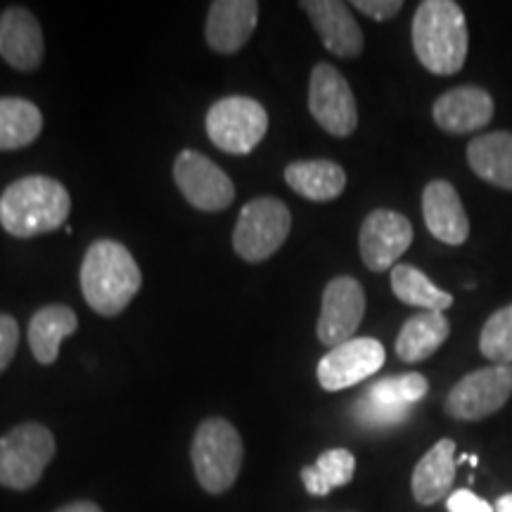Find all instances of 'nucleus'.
I'll return each instance as SVG.
<instances>
[{"label":"nucleus","instance_id":"obj_1","mask_svg":"<svg viewBox=\"0 0 512 512\" xmlns=\"http://www.w3.org/2000/svg\"><path fill=\"white\" fill-rule=\"evenodd\" d=\"M72 211V197L50 176H24L0 195V226L12 238L29 240L62 228Z\"/></svg>","mask_w":512,"mask_h":512},{"label":"nucleus","instance_id":"obj_2","mask_svg":"<svg viewBox=\"0 0 512 512\" xmlns=\"http://www.w3.org/2000/svg\"><path fill=\"white\" fill-rule=\"evenodd\" d=\"M143 275L133 254L117 240H95L81 264V292L100 316H117L133 302Z\"/></svg>","mask_w":512,"mask_h":512},{"label":"nucleus","instance_id":"obj_3","mask_svg":"<svg viewBox=\"0 0 512 512\" xmlns=\"http://www.w3.org/2000/svg\"><path fill=\"white\" fill-rule=\"evenodd\" d=\"M470 36L465 12L453 0H425L413 17V48L422 67L437 76L463 69Z\"/></svg>","mask_w":512,"mask_h":512},{"label":"nucleus","instance_id":"obj_4","mask_svg":"<svg viewBox=\"0 0 512 512\" xmlns=\"http://www.w3.org/2000/svg\"><path fill=\"white\" fill-rule=\"evenodd\" d=\"M197 482L207 494H226L238 482L245 458L240 432L223 418H209L197 427L190 448Z\"/></svg>","mask_w":512,"mask_h":512},{"label":"nucleus","instance_id":"obj_5","mask_svg":"<svg viewBox=\"0 0 512 512\" xmlns=\"http://www.w3.org/2000/svg\"><path fill=\"white\" fill-rule=\"evenodd\" d=\"M55 458V437L41 422H22L0 437V486L29 491Z\"/></svg>","mask_w":512,"mask_h":512},{"label":"nucleus","instance_id":"obj_6","mask_svg":"<svg viewBox=\"0 0 512 512\" xmlns=\"http://www.w3.org/2000/svg\"><path fill=\"white\" fill-rule=\"evenodd\" d=\"M292 230V214L285 202L275 197H256L242 207L235 223L233 247L249 264L271 259L285 245Z\"/></svg>","mask_w":512,"mask_h":512},{"label":"nucleus","instance_id":"obj_7","mask_svg":"<svg viewBox=\"0 0 512 512\" xmlns=\"http://www.w3.org/2000/svg\"><path fill=\"white\" fill-rule=\"evenodd\" d=\"M268 131V114L252 98H223L209 107L207 136L228 155H249Z\"/></svg>","mask_w":512,"mask_h":512},{"label":"nucleus","instance_id":"obj_8","mask_svg":"<svg viewBox=\"0 0 512 512\" xmlns=\"http://www.w3.org/2000/svg\"><path fill=\"white\" fill-rule=\"evenodd\" d=\"M512 396V366L472 370L453 384L444 401L448 418L477 422L501 411Z\"/></svg>","mask_w":512,"mask_h":512},{"label":"nucleus","instance_id":"obj_9","mask_svg":"<svg viewBox=\"0 0 512 512\" xmlns=\"http://www.w3.org/2000/svg\"><path fill=\"white\" fill-rule=\"evenodd\" d=\"M309 110L323 131L335 138H347L358 126L356 98L349 81L328 62H318L311 72Z\"/></svg>","mask_w":512,"mask_h":512},{"label":"nucleus","instance_id":"obj_10","mask_svg":"<svg viewBox=\"0 0 512 512\" xmlns=\"http://www.w3.org/2000/svg\"><path fill=\"white\" fill-rule=\"evenodd\" d=\"M178 190L200 211H223L235 200V185L226 171L195 150H183L174 162Z\"/></svg>","mask_w":512,"mask_h":512},{"label":"nucleus","instance_id":"obj_11","mask_svg":"<svg viewBox=\"0 0 512 512\" xmlns=\"http://www.w3.org/2000/svg\"><path fill=\"white\" fill-rule=\"evenodd\" d=\"M363 313H366V292L361 283L351 275L332 278L320 304L318 339L330 349L349 342L361 325Z\"/></svg>","mask_w":512,"mask_h":512},{"label":"nucleus","instance_id":"obj_12","mask_svg":"<svg viewBox=\"0 0 512 512\" xmlns=\"http://www.w3.org/2000/svg\"><path fill=\"white\" fill-rule=\"evenodd\" d=\"M382 366V344L373 337H354L320 358L318 382L325 392H342V389L373 377Z\"/></svg>","mask_w":512,"mask_h":512},{"label":"nucleus","instance_id":"obj_13","mask_svg":"<svg viewBox=\"0 0 512 512\" xmlns=\"http://www.w3.org/2000/svg\"><path fill=\"white\" fill-rule=\"evenodd\" d=\"M413 242V226L403 214L389 209H375L363 221L358 245H361V259L368 271L384 273L396 266Z\"/></svg>","mask_w":512,"mask_h":512},{"label":"nucleus","instance_id":"obj_14","mask_svg":"<svg viewBox=\"0 0 512 512\" xmlns=\"http://www.w3.org/2000/svg\"><path fill=\"white\" fill-rule=\"evenodd\" d=\"M302 8L316 27L323 46L342 60H354L363 53V31L354 12L342 0H304Z\"/></svg>","mask_w":512,"mask_h":512},{"label":"nucleus","instance_id":"obj_15","mask_svg":"<svg viewBox=\"0 0 512 512\" xmlns=\"http://www.w3.org/2000/svg\"><path fill=\"white\" fill-rule=\"evenodd\" d=\"M494 112V98L479 86H458L446 91L432 107L434 124L453 136H465L491 124Z\"/></svg>","mask_w":512,"mask_h":512},{"label":"nucleus","instance_id":"obj_16","mask_svg":"<svg viewBox=\"0 0 512 512\" xmlns=\"http://www.w3.org/2000/svg\"><path fill=\"white\" fill-rule=\"evenodd\" d=\"M46 55L38 19L27 8H8L0 15V57L17 72H34Z\"/></svg>","mask_w":512,"mask_h":512},{"label":"nucleus","instance_id":"obj_17","mask_svg":"<svg viewBox=\"0 0 512 512\" xmlns=\"http://www.w3.org/2000/svg\"><path fill=\"white\" fill-rule=\"evenodd\" d=\"M256 22H259V3L254 0H216L209 5L204 36L214 53L233 55L247 46Z\"/></svg>","mask_w":512,"mask_h":512},{"label":"nucleus","instance_id":"obj_18","mask_svg":"<svg viewBox=\"0 0 512 512\" xmlns=\"http://www.w3.org/2000/svg\"><path fill=\"white\" fill-rule=\"evenodd\" d=\"M422 216L430 233L444 245H463L470 238V221L458 190L448 181H430L422 190Z\"/></svg>","mask_w":512,"mask_h":512},{"label":"nucleus","instance_id":"obj_19","mask_svg":"<svg viewBox=\"0 0 512 512\" xmlns=\"http://www.w3.org/2000/svg\"><path fill=\"white\" fill-rule=\"evenodd\" d=\"M456 467V441H437L413 470L411 489L415 501L420 505H434L451 496Z\"/></svg>","mask_w":512,"mask_h":512},{"label":"nucleus","instance_id":"obj_20","mask_svg":"<svg viewBox=\"0 0 512 512\" xmlns=\"http://www.w3.org/2000/svg\"><path fill=\"white\" fill-rule=\"evenodd\" d=\"M76 328H79V320L76 313L69 306L62 304H50L38 309L29 320V347L31 354L38 363L50 366L60 356V344L62 339L72 337Z\"/></svg>","mask_w":512,"mask_h":512},{"label":"nucleus","instance_id":"obj_21","mask_svg":"<svg viewBox=\"0 0 512 512\" xmlns=\"http://www.w3.org/2000/svg\"><path fill=\"white\" fill-rule=\"evenodd\" d=\"M467 164L489 185L512 190V133L494 131L467 145Z\"/></svg>","mask_w":512,"mask_h":512},{"label":"nucleus","instance_id":"obj_22","mask_svg":"<svg viewBox=\"0 0 512 512\" xmlns=\"http://www.w3.org/2000/svg\"><path fill=\"white\" fill-rule=\"evenodd\" d=\"M285 181L290 188L311 202L337 200L347 188V174L330 159H309L292 162L285 169Z\"/></svg>","mask_w":512,"mask_h":512},{"label":"nucleus","instance_id":"obj_23","mask_svg":"<svg viewBox=\"0 0 512 512\" xmlns=\"http://www.w3.org/2000/svg\"><path fill=\"white\" fill-rule=\"evenodd\" d=\"M451 335V325L444 313L422 311L403 323L396 337V356L403 363H420L430 358Z\"/></svg>","mask_w":512,"mask_h":512},{"label":"nucleus","instance_id":"obj_24","mask_svg":"<svg viewBox=\"0 0 512 512\" xmlns=\"http://www.w3.org/2000/svg\"><path fill=\"white\" fill-rule=\"evenodd\" d=\"M43 131V114L31 100L0 98V152L29 147Z\"/></svg>","mask_w":512,"mask_h":512},{"label":"nucleus","instance_id":"obj_25","mask_svg":"<svg viewBox=\"0 0 512 512\" xmlns=\"http://www.w3.org/2000/svg\"><path fill=\"white\" fill-rule=\"evenodd\" d=\"M392 290L403 304L422 311L444 313L453 306V294L439 290L425 273L411 264H396L392 268Z\"/></svg>","mask_w":512,"mask_h":512},{"label":"nucleus","instance_id":"obj_26","mask_svg":"<svg viewBox=\"0 0 512 512\" xmlns=\"http://www.w3.org/2000/svg\"><path fill=\"white\" fill-rule=\"evenodd\" d=\"M356 458L347 448H330L302 470V482L311 496H328L332 489L347 486L354 479Z\"/></svg>","mask_w":512,"mask_h":512},{"label":"nucleus","instance_id":"obj_27","mask_svg":"<svg viewBox=\"0 0 512 512\" xmlns=\"http://www.w3.org/2000/svg\"><path fill=\"white\" fill-rule=\"evenodd\" d=\"M427 389H430V384H427L425 375L406 373L375 382L373 387H368L366 396L377 403H384V406L413 408L420 399H425Z\"/></svg>","mask_w":512,"mask_h":512},{"label":"nucleus","instance_id":"obj_28","mask_svg":"<svg viewBox=\"0 0 512 512\" xmlns=\"http://www.w3.org/2000/svg\"><path fill=\"white\" fill-rule=\"evenodd\" d=\"M479 351L494 366H512V304L491 313L479 335Z\"/></svg>","mask_w":512,"mask_h":512},{"label":"nucleus","instance_id":"obj_29","mask_svg":"<svg viewBox=\"0 0 512 512\" xmlns=\"http://www.w3.org/2000/svg\"><path fill=\"white\" fill-rule=\"evenodd\" d=\"M411 413L413 408L384 406V403L368 399L366 394L351 406V418H354L361 427H368V430H389V427H396L401 425V422H406L411 418Z\"/></svg>","mask_w":512,"mask_h":512},{"label":"nucleus","instance_id":"obj_30","mask_svg":"<svg viewBox=\"0 0 512 512\" xmlns=\"http://www.w3.org/2000/svg\"><path fill=\"white\" fill-rule=\"evenodd\" d=\"M17 347H19L17 320L8 316V313H0V373L8 370L12 358L17 354Z\"/></svg>","mask_w":512,"mask_h":512},{"label":"nucleus","instance_id":"obj_31","mask_svg":"<svg viewBox=\"0 0 512 512\" xmlns=\"http://www.w3.org/2000/svg\"><path fill=\"white\" fill-rule=\"evenodd\" d=\"M446 510L448 512H496L494 505L486 503L484 498H479L475 491L470 489H458L446 498Z\"/></svg>","mask_w":512,"mask_h":512},{"label":"nucleus","instance_id":"obj_32","mask_svg":"<svg viewBox=\"0 0 512 512\" xmlns=\"http://www.w3.org/2000/svg\"><path fill=\"white\" fill-rule=\"evenodd\" d=\"M354 10L363 12V15L375 19V22H387L399 15L403 10L401 0H354Z\"/></svg>","mask_w":512,"mask_h":512},{"label":"nucleus","instance_id":"obj_33","mask_svg":"<svg viewBox=\"0 0 512 512\" xmlns=\"http://www.w3.org/2000/svg\"><path fill=\"white\" fill-rule=\"evenodd\" d=\"M55 512H102V510H100V505H95L91 501H74V503L62 505V508Z\"/></svg>","mask_w":512,"mask_h":512},{"label":"nucleus","instance_id":"obj_34","mask_svg":"<svg viewBox=\"0 0 512 512\" xmlns=\"http://www.w3.org/2000/svg\"><path fill=\"white\" fill-rule=\"evenodd\" d=\"M494 510L496 512H512V494H505V496L498 498Z\"/></svg>","mask_w":512,"mask_h":512},{"label":"nucleus","instance_id":"obj_35","mask_svg":"<svg viewBox=\"0 0 512 512\" xmlns=\"http://www.w3.org/2000/svg\"><path fill=\"white\" fill-rule=\"evenodd\" d=\"M467 463H470L472 467H477V463H479V458H477V456H470V458H467Z\"/></svg>","mask_w":512,"mask_h":512}]
</instances>
